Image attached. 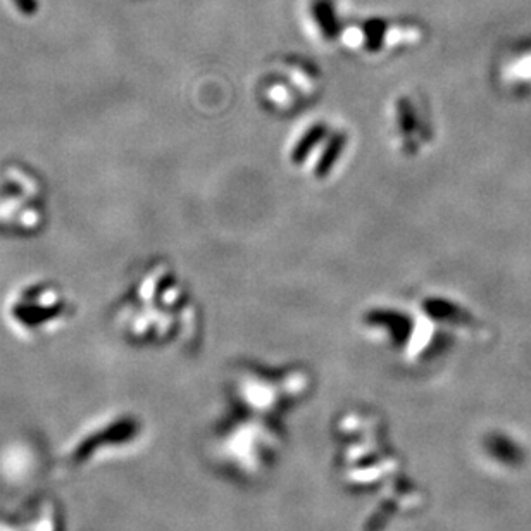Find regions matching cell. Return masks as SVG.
I'll use <instances>...</instances> for the list:
<instances>
[{"instance_id":"obj_1","label":"cell","mask_w":531,"mask_h":531,"mask_svg":"<svg viewBox=\"0 0 531 531\" xmlns=\"http://www.w3.org/2000/svg\"><path fill=\"white\" fill-rule=\"evenodd\" d=\"M113 323L128 344L168 349L197 340L202 316L185 276L171 261L157 257L128 280L113 304Z\"/></svg>"},{"instance_id":"obj_2","label":"cell","mask_w":531,"mask_h":531,"mask_svg":"<svg viewBox=\"0 0 531 531\" xmlns=\"http://www.w3.org/2000/svg\"><path fill=\"white\" fill-rule=\"evenodd\" d=\"M364 337L394 352L407 364L428 363L475 332L468 307L442 290H421L406 297L380 299L363 307L357 318Z\"/></svg>"},{"instance_id":"obj_3","label":"cell","mask_w":531,"mask_h":531,"mask_svg":"<svg viewBox=\"0 0 531 531\" xmlns=\"http://www.w3.org/2000/svg\"><path fill=\"white\" fill-rule=\"evenodd\" d=\"M354 126L337 114H309L297 121L282 147L288 171L304 182L325 187L344 175L356 156Z\"/></svg>"},{"instance_id":"obj_4","label":"cell","mask_w":531,"mask_h":531,"mask_svg":"<svg viewBox=\"0 0 531 531\" xmlns=\"http://www.w3.org/2000/svg\"><path fill=\"white\" fill-rule=\"evenodd\" d=\"M4 323L21 342L38 344L56 337L76 316L68 288L54 278H28L4 300Z\"/></svg>"},{"instance_id":"obj_5","label":"cell","mask_w":531,"mask_h":531,"mask_svg":"<svg viewBox=\"0 0 531 531\" xmlns=\"http://www.w3.org/2000/svg\"><path fill=\"white\" fill-rule=\"evenodd\" d=\"M256 106L273 118L306 113L325 92V76L302 57H278L257 73L250 85Z\"/></svg>"},{"instance_id":"obj_6","label":"cell","mask_w":531,"mask_h":531,"mask_svg":"<svg viewBox=\"0 0 531 531\" xmlns=\"http://www.w3.org/2000/svg\"><path fill=\"white\" fill-rule=\"evenodd\" d=\"M50 190L44 175L25 161L0 168V235L33 238L50 223Z\"/></svg>"},{"instance_id":"obj_7","label":"cell","mask_w":531,"mask_h":531,"mask_svg":"<svg viewBox=\"0 0 531 531\" xmlns=\"http://www.w3.org/2000/svg\"><path fill=\"white\" fill-rule=\"evenodd\" d=\"M383 133L390 152L402 161L430 156L440 138L437 111L430 95L419 87L395 90L383 109Z\"/></svg>"},{"instance_id":"obj_8","label":"cell","mask_w":531,"mask_h":531,"mask_svg":"<svg viewBox=\"0 0 531 531\" xmlns=\"http://www.w3.org/2000/svg\"><path fill=\"white\" fill-rule=\"evenodd\" d=\"M142 421L133 414H107L87 425L69 440L63 463L68 469H82L121 454L142 437Z\"/></svg>"},{"instance_id":"obj_9","label":"cell","mask_w":531,"mask_h":531,"mask_svg":"<svg viewBox=\"0 0 531 531\" xmlns=\"http://www.w3.org/2000/svg\"><path fill=\"white\" fill-rule=\"evenodd\" d=\"M0 531H66L63 507L52 497L35 500L18 511H0Z\"/></svg>"}]
</instances>
